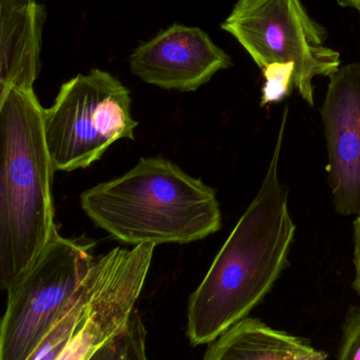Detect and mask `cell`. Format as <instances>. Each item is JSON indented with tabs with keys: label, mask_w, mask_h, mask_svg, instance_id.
<instances>
[{
	"label": "cell",
	"mask_w": 360,
	"mask_h": 360,
	"mask_svg": "<svg viewBox=\"0 0 360 360\" xmlns=\"http://www.w3.org/2000/svg\"><path fill=\"white\" fill-rule=\"evenodd\" d=\"M289 107L283 111L268 172L204 279L190 295L187 336L194 346L217 340L247 317L289 266L296 226L289 188L278 176Z\"/></svg>",
	"instance_id": "obj_1"
},
{
	"label": "cell",
	"mask_w": 360,
	"mask_h": 360,
	"mask_svg": "<svg viewBox=\"0 0 360 360\" xmlns=\"http://www.w3.org/2000/svg\"><path fill=\"white\" fill-rule=\"evenodd\" d=\"M97 228L128 245L194 243L221 229L216 191L163 158H143L122 176L80 195Z\"/></svg>",
	"instance_id": "obj_2"
},
{
	"label": "cell",
	"mask_w": 360,
	"mask_h": 360,
	"mask_svg": "<svg viewBox=\"0 0 360 360\" xmlns=\"http://www.w3.org/2000/svg\"><path fill=\"white\" fill-rule=\"evenodd\" d=\"M34 91H0V285L8 291L52 238L56 172Z\"/></svg>",
	"instance_id": "obj_3"
},
{
	"label": "cell",
	"mask_w": 360,
	"mask_h": 360,
	"mask_svg": "<svg viewBox=\"0 0 360 360\" xmlns=\"http://www.w3.org/2000/svg\"><path fill=\"white\" fill-rule=\"evenodd\" d=\"M130 91L109 72L93 69L61 86L44 109V137L55 171L86 169L120 139H135Z\"/></svg>",
	"instance_id": "obj_4"
},
{
	"label": "cell",
	"mask_w": 360,
	"mask_h": 360,
	"mask_svg": "<svg viewBox=\"0 0 360 360\" xmlns=\"http://www.w3.org/2000/svg\"><path fill=\"white\" fill-rule=\"evenodd\" d=\"M92 243L55 231L29 270L6 291L0 360H27L67 310L94 264Z\"/></svg>",
	"instance_id": "obj_5"
},
{
	"label": "cell",
	"mask_w": 360,
	"mask_h": 360,
	"mask_svg": "<svg viewBox=\"0 0 360 360\" xmlns=\"http://www.w3.org/2000/svg\"><path fill=\"white\" fill-rule=\"evenodd\" d=\"M263 70L292 63L294 88L314 105L316 76H331L342 65L340 53L325 46V31L313 20L302 0H237L221 25Z\"/></svg>",
	"instance_id": "obj_6"
},
{
	"label": "cell",
	"mask_w": 360,
	"mask_h": 360,
	"mask_svg": "<svg viewBox=\"0 0 360 360\" xmlns=\"http://www.w3.org/2000/svg\"><path fill=\"white\" fill-rule=\"evenodd\" d=\"M156 245L116 248L95 259L88 300L77 329L58 360H89L128 325L151 266Z\"/></svg>",
	"instance_id": "obj_7"
},
{
	"label": "cell",
	"mask_w": 360,
	"mask_h": 360,
	"mask_svg": "<svg viewBox=\"0 0 360 360\" xmlns=\"http://www.w3.org/2000/svg\"><path fill=\"white\" fill-rule=\"evenodd\" d=\"M329 153L334 207L345 216L360 212V63L330 76L321 109Z\"/></svg>",
	"instance_id": "obj_8"
},
{
	"label": "cell",
	"mask_w": 360,
	"mask_h": 360,
	"mask_svg": "<svg viewBox=\"0 0 360 360\" xmlns=\"http://www.w3.org/2000/svg\"><path fill=\"white\" fill-rule=\"evenodd\" d=\"M129 63L131 72L146 84L180 92L198 90L232 65L206 32L178 23L137 46Z\"/></svg>",
	"instance_id": "obj_9"
},
{
	"label": "cell",
	"mask_w": 360,
	"mask_h": 360,
	"mask_svg": "<svg viewBox=\"0 0 360 360\" xmlns=\"http://www.w3.org/2000/svg\"><path fill=\"white\" fill-rule=\"evenodd\" d=\"M46 10L36 0H0V91H34Z\"/></svg>",
	"instance_id": "obj_10"
},
{
	"label": "cell",
	"mask_w": 360,
	"mask_h": 360,
	"mask_svg": "<svg viewBox=\"0 0 360 360\" xmlns=\"http://www.w3.org/2000/svg\"><path fill=\"white\" fill-rule=\"evenodd\" d=\"M202 360H329L309 340L245 317L209 344Z\"/></svg>",
	"instance_id": "obj_11"
},
{
	"label": "cell",
	"mask_w": 360,
	"mask_h": 360,
	"mask_svg": "<svg viewBox=\"0 0 360 360\" xmlns=\"http://www.w3.org/2000/svg\"><path fill=\"white\" fill-rule=\"evenodd\" d=\"M88 279L86 276L73 300L68 306L67 310L42 338L37 348L27 360H58L71 342L78 323L84 315L88 300Z\"/></svg>",
	"instance_id": "obj_12"
},
{
	"label": "cell",
	"mask_w": 360,
	"mask_h": 360,
	"mask_svg": "<svg viewBox=\"0 0 360 360\" xmlns=\"http://www.w3.org/2000/svg\"><path fill=\"white\" fill-rule=\"evenodd\" d=\"M147 330L142 316L135 311L128 325L89 360H148Z\"/></svg>",
	"instance_id": "obj_13"
},
{
	"label": "cell",
	"mask_w": 360,
	"mask_h": 360,
	"mask_svg": "<svg viewBox=\"0 0 360 360\" xmlns=\"http://www.w3.org/2000/svg\"><path fill=\"white\" fill-rule=\"evenodd\" d=\"M264 84L262 88L261 105L279 103L294 88L295 67L293 63H272L262 70Z\"/></svg>",
	"instance_id": "obj_14"
},
{
	"label": "cell",
	"mask_w": 360,
	"mask_h": 360,
	"mask_svg": "<svg viewBox=\"0 0 360 360\" xmlns=\"http://www.w3.org/2000/svg\"><path fill=\"white\" fill-rule=\"evenodd\" d=\"M337 360H360V308L349 310L342 326V345Z\"/></svg>",
	"instance_id": "obj_15"
},
{
	"label": "cell",
	"mask_w": 360,
	"mask_h": 360,
	"mask_svg": "<svg viewBox=\"0 0 360 360\" xmlns=\"http://www.w3.org/2000/svg\"><path fill=\"white\" fill-rule=\"evenodd\" d=\"M354 266L355 278L352 285L360 296V212L354 220Z\"/></svg>",
	"instance_id": "obj_16"
},
{
	"label": "cell",
	"mask_w": 360,
	"mask_h": 360,
	"mask_svg": "<svg viewBox=\"0 0 360 360\" xmlns=\"http://www.w3.org/2000/svg\"><path fill=\"white\" fill-rule=\"evenodd\" d=\"M340 6H349V8H355L360 12V0H337Z\"/></svg>",
	"instance_id": "obj_17"
}]
</instances>
